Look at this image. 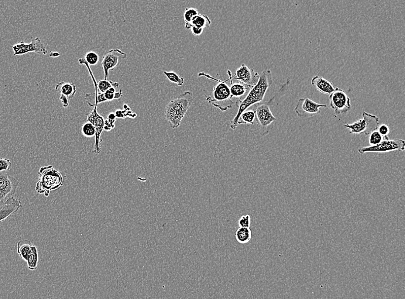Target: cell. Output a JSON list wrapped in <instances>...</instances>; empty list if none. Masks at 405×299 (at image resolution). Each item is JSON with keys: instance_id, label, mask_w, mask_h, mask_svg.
I'll list each match as a JSON object with an SVG mask.
<instances>
[{"instance_id": "11", "label": "cell", "mask_w": 405, "mask_h": 299, "mask_svg": "<svg viewBox=\"0 0 405 299\" xmlns=\"http://www.w3.org/2000/svg\"><path fill=\"white\" fill-rule=\"evenodd\" d=\"M127 54L118 49L107 51L104 55L101 65L104 72V80H107L109 70H114L121 60L125 59Z\"/></svg>"}, {"instance_id": "28", "label": "cell", "mask_w": 405, "mask_h": 299, "mask_svg": "<svg viewBox=\"0 0 405 299\" xmlns=\"http://www.w3.org/2000/svg\"><path fill=\"white\" fill-rule=\"evenodd\" d=\"M199 12L197 9L194 8H186L184 13V19L185 23H191L192 20L195 16L199 14Z\"/></svg>"}, {"instance_id": "32", "label": "cell", "mask_w": 405, "mask_h": 299, "mask_svg": "<svg viewBox=\"0 0 405 299\" xmlns=\"http://www.w3.org/2000/svg\"><path fill=\"white\" fill-rule=\"evenodd\" d=\"M12 166L11 161L4 158H0V172L3 171H8Z\"/></svg>"}, {"instance_id": "34", "label": "cell", "mask_w": 405, "mask_h": 299, "mask_svg": "<svg viewBox=\"0 0 405 299\" xmlns=\"http://www.w3.org/2000/svg\"><path fill=\"white\" fill-rule=\"evenodd\" d=\"M60 100L62 101V102H63V104L64 107H68V104H69L68 99L67 97H66V96H65L64 95H61Z\"/></svg>"}, {"instance_id": "5", "label": "cell", "mask_w": 405, "mask_h": 299, "mask_svg": "<svg viewBox=\"0 0 405 299\" xmlns=\"http://www.w3.org/2000/svg\"><path fill=\"white\" fill-rule=\"evenodd\" d=\"M273 97L269 102L263 104L254 105L253 109L256 112V119L259 125L261 135L264 136L269 133L270 130L273 128L274 123L276 122L275 118L271 112L269 104L274 99Z\"/></svg>"}, {"instance_id": "8", "label": "cell", "mask_w": 405, "mask_h": 299, "mask_svg": "<svg viewBox=\"0 0 405 299\" xmlns=\"http://www.w3.org/2000/svg\"><path fill=\"white\" fill-rule=\"evenodd\" d=\"M330 106L336 115L345 114L351 108V99L342 89L336 88L329 95Z\"/></svg>"}, {"instance_id": "10", "label": "cell", "mask_w": 405, "mask_h": 299, "mask_svg": "<svg viewBox=\"0 0 405 299\" xmlns=\"http://www.w3.org/2000/svg\"><path fill=\"white\" fill-rule=\"evenodd\" d=\"M98 106L95 105L94 106V109H93L92 112L88 114L87 120L88 121L92 123L95 128L94 152L99 154L101 153V143L102 139H101V135L102 131L104 130L105 120L103 117L99 114L97 110Z\"/></svg>"}, {"instance_id": "4", "label": "cell", "mask_w": 405, "mask_h": 299, "mask_svg": "<svg viewBox=\"0 0 405 299\" xmlns=\"http://www.w3.org/2000/svg\"><path fill=\"white\" fill-rule=\"evenodd\" d=\"M63 183L64 177L59 171L52 166H43L39 169L35 190L37 194H44L48 197L51 191L58 190L63 186Z\"/></svg>"}, {"instance_id": "3", "label": "cell", "mask_w": 405, "mask_h": 299, "mask_svg": "<svg viewBox=\"0 0 405 299\" xmlns=\"http://www.w3.org/2000/svg\"><path fill=\"white\" fill-rule=\"evenodd\" d=\"M199 77H205L208 79H211L217 82V84L216 85L212 91V94L210 96H206L205 100L213 105L214 107L217 108L221 110L222 112H225L228 109H231L233 107V105L234 104L233 102L231 90H230L229 86L226 84L229 81H222L219 79L215 78L212 77L208 74L204 73V72H200L198 74Z\"/></svg>"}, {"instance_id": "21", "label": "cell", "mask_w": 405, "mask_h": 299, "mask_svg": "<svg viewBox=\"0 0 405 299\" xmlns=\"http://www.w3.org/2000/svg\"><path fill=\"white\" fill-rule=\"evenodd\" d=\"M191 26H194L202 29L209 28L211 25V20L207 15L199 14L195 16L191 22Z\"/></svg>"}, {"instance_id": "22", "label": "cell", "mask_w": 405, "mask_h": 299, "mask_svg": "<svg viewBox=\"0 0 405 299\" xmlns=\"http://www.w3.org/2000/svg\"><path fill=\"white\" fill-rule=\"evenodd\" d=\"M256 119V112L253 109L250 111L243 112L240 115L238 125H254Z\"/></svg>"}, {"instance_id": "20", "label": "cell", "mask_w": 405, "mask_h": 299, "mask_svg": "<svg viewBox=\"0 0 405 299\" xmlns=\"http://www.w3.org/2000/svg\"><path fill=\"white\" fill-rule=\"evenodd\" d=\"M235 235L236 241L241 244L248 243L252 238V232L249 228L239 227Z\"/></svg>"}, {"instance_id": "2", "label": "cell", "mask_w": 405, "mask_h": 299, "mask_svg": "<svg viewBox=\"0 0 405 299\" xmlns=\"http://www.w3.org/2000/svg\"><path fill=\"white\" fill-rule=\"evenodd\" d=\"M192 101L193 95L190 91H185L168 103L165 109V116L171 128L176 129L180 126Z\"/></svg>"}, {"instance_id": "7", "label": "cell", "mask_w": 405, "mask_h": 299, "mask_svg": "<svg viewBox=\"0 0 405 299\" xmlns=\"http://www.w3.org/2000/svg\"><path fill=\"white\" fill-rule=\"evenodd\" d=\"M405 149V142L403 139H394L385 140L376 145L359 148L358 152L363 154L366 153H387L398 151L403 152Z\"/></svg>"}, {"instance_id": "29", "label": "cell", "mask_w": 405, "mask_h": 299, "mask_svg": "<svg viewBox=\"0 0 405 299\" xmlns=\"http://www.w3.org/2000/svg\"><path fill=\"white\" fill-rule=\"evenodd\" d=\"M84 59L89 65L94 66V65L98 64L99 56L98 54L94 52V51H90V52H88L85 54Z\"/></svg>"}, {"instance_id": "31", "label": "cell", "mask_w": 405, "mask_h": 299, "mask_svg": "<svg viewBox=\"0 0 405 299\" xmlns=\"http://www.w3.org/2000/svg\"><path fill=\"white\" fill-rule=\"evenodd\" d=\"M251 224V217L249 215H242L239 219L238 225L241 228H250Z\"/></svg>"}, {"instance_id": "18", "label": "cell", "mask_w": 405, "mask_h": 299, "mask_svg": "<svg viewBox=\"0 0 405 299\" xmlns=\"http://www.w3.org/2000/svg\"><path fill=\"white\" fill-rule=\"evenodd\" d=\"M55 89L58 94L66 96L68 99H73L77 92L75 84L64 81L57 84Z\"/></svg>"}, {"instance_id": "9", "label": "cell", "mask_w": 405, "mask_h": 299, "mask_svg": "<svg viewBox=\"0 0 405 299\" xmlns=\"http://www.w3.org/2000/svg\"><path fill=\"white\" fill-rule=\"evenodd\" d=\"M321 108H327V105L319 104L308 98H301L299 100L294 111L301 118H309L320 114Z\"/></svg>"}, {"instance_id": "35", "label": "cell", "mask_w": 405, "mask_h": 299, "mask_svg": "<svg viewBox=\"0 0 405 299\" xmlns=\"http://www.w3.org/2000/svg\"><path fill=\"white\" fill-rule=\"evenodd\" d=\"M60 56V54L58 53H57V52H54H54H51L50 54V57H59Z\"/></svg>"}, {"instance_id": "15", "label": "cell", "mask_w": 405, "mask_h": 299, "mask_svg": "<svg viewBox=\"0 0 405 299\" xmlns=\"http://www.w3.org/2000/svg\"><path fill=\"white\" fill-rule=\"evenodd\" d=\"M234 76L251 88L257 84L260 78V75L257 72L249 68L245 64H242L241 67L236 70Z\"/></svg>"}, {"instance_id": "33", "label": "cell", "mask_w": 405, "mask_h": 299, "mask_svg": "<svg viewBox=\"0 0 405 299\" xmlns=\"http://www.w3.org/2000/svg\"><path fill=\"white\" fill-rule=\"evenodd\" d=\"M377 130L378 131L379 133L382 135L384 137H389L388 135H389L390 130L389 127L386 125H380L377 127Z\"/></svg>"}, {"instance_id": "14", "label": "cell", "mask_w": 405, "mask_h": 299, "mask_svg": "<svg viewBox=\"0 0 405 299\" xmlns=\"http://www.w3.org/2000/svg\"><path fill=\"white\" fill-rule=\"evenodd\" d=\"M227 73L229 80L231 81L230 90H231L232 98L236 99V101H242L248 95L252 88L236 79L231 70H228Z\"/></svg>"}, {"instance_id": "27", "label": "cell", "mask_w": 405, "mask_h": 299, "mask_svg": "<svg viewBox=\"0 0 405 299\" xmlns=\"http://www.w3.org/2000/svg\"><path fill=\"white\" fill-rule=\"evenodd\" d=\"M164 74L167 78L172 83L176 84L177 85L183 86L184 83V78L179 77V75L174 73L173 71H164Z\"/></svg>"}, {"instance_id": "24", "label": "cell", "mask_w": 405, "mask_h": 299, "mask_svg": "<svg viewBox=\"0 0 405 299\" xmlns=\"http://www.w3.org/2000/svg\"><path fill=\"white\" fill-rule=\"evenodd\" d=\"M369 135V142L370 146L376 145L383 142V140L389 139V137H384L381 135L377 130L373 131Z\"/></svg>"}, {"instance_id": "16", "label": "cell", "mask_w": 405, "mask_h": 299, "mask_svg": "<svg viewBox=\"0 0 405 299\" xmlns=\"http://www.w3.org/2000/svg\"><path fill=\"white\" fill-rule=\"evenodd\" d=\"M22 207L21 200L19 199L11 197L5 201H0V222L5 221Z\"/></svg>"}, {"instance_id": "30", "label": "cell", "mask_w": 405, "mask_h": 299, "mask_svg": "<svg viewBox=\"0 0 405 299\" xmlns=\"http://www.w3.org/2000/svg\"><path fill=\"white\" fill-rule=\"evenodd\" d=\"M115 118L116 115L114 114V113H111V114L108 116L107 120H106V121L105 120L104 130L106 131H109L112 130L113 128H114Z\"/></svg>"}, {"instance_id": "26", "label": "cell", "mask_w": 405, "mask_h": 299, "mask_svg": "<svg viewBox=\"0 0 405 299\" xmlns=\"http://www.w3.org/2000/svg\"><path fill=\"white\" fill-rule=\"evenodd\" d=\"M119 83L107 80H101L98 83L99 90L101 93H104L111 88H118Z\"/></svg>"}, {"instance_id": "25", "label": "cell", "mask_w": 405, "mask_h": 299, "mask_svg": "<svg viewBox=\"0 0 405 299\" xmlns=\"http://www.w3.org/2000/svg\"><path fill=\"white\" fill-rule=\"evenodd\" d=\"M81 133L85 137L91 138V137L95 136L96 130L95 127L90 122L87 121L82 125Z\"/></svg>"}, {"instance_id": "19", "label": "cell", "mask_w": 405, "mask_h": 299, "mask_svg": "<svg viewBox=\"0 0 405 299\" xmlns=\"http://www.w3.org/2000/svg\"><path fill=\"white\" fill-rule=\"evenodd\" d=\"M33 245V243L30 240H21L18 242L17 252L19 254L20 258L26 262L27 259H28L31 250H32Z\"/></svg>"}, {"instance_id": "12", "label": "cell", "mask_w": 405, "mask_h": 299, "mask_svg": "<svg viewBox=\"0 0 405 299\" xmlns=\"http://www.w3.org/2000/svg\"><path fill=\"white\" fill-rule=\"evenodd\" d=\"M19 181L8 174L0 175V201L4 200L16 194Z\"/></svg>"}, {"instance_id": "13", "label": "cell", "mask_w": 405, "mask_h": 299, "mask_svg": "<svg viewBox=\"0 0 405 299\" xmlns=\"http://www.w3.org/2000/svg\"><path fill=\"white\" fill-rule=\"evenodd\" d=\"M13 50L14 51V56H21L31 52L43 55H46L47 53L45 46L38 37L33 39L30 44H26L23 42L16 44L13 46Z\"/></svg>"}, {"instance_id": "17", "label": "cell", "mask_w": 405, "mask_h": 299, "mask_svg": "<svg viewBox=\"0 0 405 299\" xmlns=\"http://www.w3.org/2000/svg\"><path fill=\"white\" fill-rule=\"evenodd\" d=\"M311 85L322 94L328 95L331 94L336 88L332 82L318 75L312 79Z\"/></svg>"}, {"instance_id": "6", "label": "cell", "mask_w": 405, "mask_h": 299, "mask_svg": "<svg viewBox=\"0 0 405 299\" xmlns=\"http://www.w3.org/2000/svg\"><path fill=\"white\" fill-rule=\"evenodd\" d=\"M363 118L352 124H346L345 128L349 130L352 135H369L373 131L377 130L379 126L378 117L366 112L362 113Z\"/></svg>"}, {"instance_id": "1", "label": "cell", "mask_w": 405, "mask_h": 299, "mask_svg": "<svg viewBox=\"0 0 405 299\" xmlns=\"http://www.w3.org/2000/svg\"><path fill=\"white\" fill-rule=\"evenodd\" d=\"M273 82L272 72L269 69L264 70L260 75L258 82L251 89L246 97L241 101L236 102V105L238 109L235 118L231 121V127L232 130L237 128L238 119L242 113L250 106L263 101L266 93Z\"/></svg>"}, {"instance_id": "23", "label": "cell", "mask_w": 405, "mask_h": 299, "mask_svg": "<svg viewBox=\"0 0 405 299\" xmlns=\"http://www.w3.org/2000/svg\"><path fill=\"white\" fill-rule=\"evenodd\" d=\"M27 263L29 269L34 270L37 269L38 264V252L35 246L33 245Z\"/></svg>"}]
</instances>
